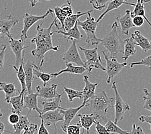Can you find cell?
<instances>
[{"label":"cell","instance_id":"obj_12","mask_svg":"<svg viewBox=\"0 0 151 134\" xmlns=\"http://www.w3.org/2000/svg\"><path fill=\"white\" fill-rule=\"evenodd\" d=\"M35 117L42 119L46 126H49L51 125H56L58 122L64 121V115L61 112L60 108L47 112L42 115H35Z\"/></svg>","mask_w":151,"mask_h":134},{"label":"cell","instance_id":"obj_23","mask_svg":"<svg viewBox=\"0 0 151 134\" xmlns=\"http://www.w3.org/2000/svg\"><path fill=\"white\" fill-rule=\"evenodd\" d=\"M124 44V51L122 59L126 61L130 56H132L136 53L135 46L136 45V41L131 36L129 38H127L123 41Z\"/></svg>","mask_w":151,"mask_h":134},{"label":"cell","instance_id":"obj_47","mask_svg":"<svg viewBox=\"0 0 151 134\" xmlns=\"http://www.w3.org/2000/svg\"><path fill=\"white\" fill-rule=\"evenodd\" d=\"M37 134H49L47 129L46 128V126L45 125L44 122L42 119V123H41L40 127L39 128L38 133H37Z\"/></svg>","mask_w":151,"mask_h":134},{"label":"cell","instance_id":"obj_40","mask_svg":"<svg viewBox=\"0 0 151 134\" xmlns=\"http://www.w3.org/2000/svg\"><path fill=\"white\" fill-rule=\"evenodd\" d=\"M96 132L97 134H111L106 128L105 125H103L99 121H96Z\"/></svg>","mask_w":151,"mask_h":134},{"label":"cell","instance_id":"obj_56","mask_svg":"<svg viewBox=\"0 0 151 134\" xmlns=\"http://www.w3.org/2000/svg\"><path fill=\"white\" fill-rule=\"evenodd\" d=\"M1 34H2V30H1V27H0V37L1 36Z\"/></svg>","mask_w":151,"mask_h":134},{"label":"cell","instance_id":"obj_33","mask_svg":"<svg viewBox=\"0 0 151 134\" xmlns=\"http://www.w3.org/2000/svg\"><path fill=\"white\" fill-rule=\"evenodd\" d=\"M105 126L108 132L111 134H130V132L123 130L117 125V124L113 122L109 118L107 119Z\"/></svg>","mask_w":151,"mask_h":134},{"label":"cell","instance_id":"obj_39","mask_svg":"<svg viewBox=\"0 0 151 134\" xmlns=\"http://www.w3.org/2000/svg\"><path fill=\"white\" fill-rule=\"evenodd\" d=\"M81 126L79 124H74V125H70L67 128V134H83L85 130H83L82 133H81Z\"/></svg>","mask_w":151,"mask_h":134},{"label":"cell","instance_id":"obj_6","mask_svg":"<svg viewBox=\"0 0 151 134\" xmlns=\"http://www.w3.org/2000/svg\"><path fill=\"white\" fill-rule=\"evenodd\" d=\"M102 54L104 56L106 60V64H107V66H106V72H107L106 81H107V83L109 84L111 82L112 79L118 75L123 68L127 65V63L125 61L122 63H120L115 57L109 58L105 53V51H102Z\"/></svg>","mask_w":151,"mask_h":134},{"label":"cell","instance_id":"obj_26","mask_svg":"<svg viewBox=\"0 0 151 134\" xmlns=\"http://www.w3.org/2000/svg\"><path fill=\"white\" fill-rule=\"evenodd\" d=\"M92 12V10H87V11L85 12H78L77 13L73 14H72L71 16L67 17L66 19L65 20V23H64L65 30L64 31H68V30L73 28L74 25H76V23L78 21L80 18L85 15H88L89 13H91Z\"/></svg>","mask_w":151,"mask_h":134},{"label":"cell","instance_id":"obj_22","mask_svg":"<svg viewBox=\"0 0 151 134\" xmlns=\"http://www.w3.org/2000/svg\"><path fill=\"white\" fill-rule=\"evenodd\" d=\"M66 68L65 69L61 70L58 72H54L52 73V75L54 78H56L59 76L60 75L63 73H69L72 74H83L85 71H87L86 68L83 67L78 66V65H74L73 63H66Z\"/></svg>","mask_w":151,"mask_h":134},{"label":"cell","instance_id":"obj_34","mask_svg":"<svg viewBox=\"0 0 151 134\" xmlns=\"http://www.w3.org/2000/svg\"><path fill=\"white\" fill-rule=\"evenodd\" d=\"M64 91L67 95V97L68 99V101L70 102H73L74 99H83V92L79 91L74 90V89H72L70 88H68L64 86Z\"/></svg>","mask_w":151,"mask_h":134},{"label":"cell","instance_id":"obj_11","mask_svg":"<svg viewBox=\"0 0 151 134\" xmlns=\"http://www.w3.org/2000/svg\"><path fill=\"white\" fill-rule=\"evenodd\" d=\"M78 116L80 118V121H79L78 124L81 126V128L87 130V134H89V131H90L91 126L95 124L96 121H98V119H101L103 121L105 122L106 123L108 119L106 116L98 115L95 113H89V114L81 113V114H78Z\"/></svg>","mask_w":151,"mask_h":134},{"label":"cell","instance_id":"obj_46","mask_svg":"<svg viewBox=\"0 0 151 134\" xmlns=\"http://www.w3.org/2000/svg\"><path fill=\"white\" fill-rule=\"evenodd\" d=\"M130 134H145L144 133L142 128L139 126H136V124H133L132 128Z\"/></svg>","mask_w":151,"mask_h":134},{"label":"cell","instance_id":"obj_32","mask_svg":"<svg viewBox=\"0 0 151 134\" xmlns=\"http://www.w3.org/2000/svg\"><path fill=\"white\" fill-rule=\"evenodd\" d=\"M136 16H140L143 17L144 19L146 20L147 23L151 27V23L145 16V6L143 5V0H137L136 5L134 6V9L133 11L131 12L132 18H134V17Z\"/></svg>","mask_w":151,"mask_h":134},{"label":"cell","instance_id":"obj_15","mask_svg":"<svg viewBox=\"0 0 151 134\" xmlns=\"http://www.w3.org/2000/svg\"><path fill=\"white\" fill-rule=\"evenodd\" d=\"M58 85L56 84L37 86L36 88L38 97L45 99H53L59 94L57 92Z\"/></svg>","mask_w":151,"mask_h":134},{"label":"cell","instance_id":"obj_14","mask_svg":"<svg viewBox=\"0 0 151 134\" xmlns=\"http://www.w3.org/2000/svg\"><path fill=\"white\" fill-rule=\"evenodd\" d=\"M83 108H85V105L83 104H82L77 108H60L61 112H62L64 115V121H63L62 125H61V128L63 130V132H67V127L70 125L72 121H73L75 117L76 116L78 112L80 111L81 109Z\"/></svg>","mask_w":151,"mask_h":134},{"label":"cell","instance_id":"obj_21","mask_svg":"<svg viewBox=\"0 0 151 134\" xmlns=\"http://www.w3.org/2000/svg\"><path fill=\"white\" fill-rule=\"evenodd\" d=\"M131 36L136 41V46L139 47L142 50L147 52L151 50V43L149 39L142 35L139 30H135L134 32L131 34Z\"/></svg>","mask_w":151,"mask_h":134},{"label":"cell","instance_id":"obj_43","mask_svg":"<svg viewBox=\"0 0 151 134\" xmlns=\"http://www.w3.org/2000/svg\"><path fill=\"white\" fill-rule=\"evenodd\" d=\"M6 49V45H3L2 49L0 51V71L3 70V67H4V63H5V50Z\"/></svg>","mask_w":151,"mask_h":134},{"label":"cell","instance_id":"obj_20","mask_svg":"<svg viewBox=\"0 0 151 134\" xmlns=\"http://www.w3.org/2000/svg\"><path fill=\"white\" fill-rule=\"evenodd\" d=\"M34 63L33 61L28 60L25 63H24L23 67L25 72L26 77V84H27V91L28 94H32L33 93L32 90V82L35 77L34 75Z\"/></svg>","mask_w":151,"mask_h":134},{"label":"cell","instance_id":"obj_19","mask_svg":"<svg viewBox=\"0 0 151 134\" xmlns=\"http://www.w3.org/2000/svg\"><path fill=\"white\" fill-rule=\"evenodd\" d=\"M62 34L63 37L67 39V41L69 40H76L80 42L81 39L83 37V35L80 32V30L78 29V22L76 23V25L73 28L68 30V31H64L62 30H58L56 31H53L52 32V34Z\"/></svg>","mask_w":151,"mask_h":134},{"label":"cell","instance_id":"obj_5","mask_svg":"<svg viewBox=\"0 0 151 134\" xmlns=\"http://www.w3.org/2000/svg\"><path fill=\"white\" fill-rule=\"evenodd\" d=\"M79 48L84 54L85 58V68L89 74L91 73L93 68H97V69L106 71V68L103 66L101 63V58L100 55L98 54V47H96L92 49H85L82 47H80Z\"/></svg>","mask_w":151,"mask_h":134},{"label":"cell","instance_id":"obj_30","mask_svg":"<svg viewBox=\"0 0 151 134\" xmlns=\"http://www.w3.org/2000/svg\"><path fill=\"white\" fill-rule=\"evenodd\" d=\"M29 112H28L27 115H23L20 114V119L19 122L16 124L15 125H13L14 132H12V134H22L23 130H25L29 128L30 125V123L29 120Z\"/></svg>","mask_w":151,"mask_h":134},{"label":"cell","instance_id":"obj_36","mask_svg":"<svg viewBox=\"0 0 151 134\" xmlns=\"http://www.w3.org/2000/svg\"><path fill=\"white\" fill-rule=\"evenodd\" d=\"M143 92L144 94L143 99L145 101L143 108L151 112V92H150L148 89L147 88H144Z\"/></svg>","mask_w":151,"mask_h":134},{"label":"cell","instance_id":"obj_58","mask_svg":"<svg viewBox=\"0 0 151 134\" xmlns=\"http://www.w3.org/2000/svg\"><path fill=\"white\" fill-rule=\"evenodd\" d=\"M0 134H1V133H0Z\"/></svg>","mask_w":151,"mask_h":134},{"label":"cell","instance_id":"obj_31","mask_svg":"<svg viewBox=\"0 0 151 134\" xmlns=\"http://www.w3.org/2000/svg\"><path fill=\"white\" fill-rule=\"evenodd\" d=\"M33 72L35 79H39L43 82L44 85H47V82L51 80V79L54 78L52 74L45 72L42 69V67L37 66L36 64H34Z\"/></svg>","mask_w":151,"mask_h":134},{"label":"cell","instance_id":"obj_45","mask_svg":"<svg viewBox=\"0 0 151 134\" xmlns=\"http://www.w3.org/2000/svg\"><path fill=\"white\" fill-rule=\"evenodd\" d=\"M61 9H62L67 14V16H70L72 14H73V6H71V4H68V3H67V4L63 5L62 6H61Z\"/></svg>","mask_w":151,"mask_h":134},{"label":"cell","instance_id":"obj_52","mask_svg":"<svg viewBox=\"0 0 151 134\" xmlns=\"http://www.w3.org/2000/svg\"><path fill=\"white\" fill-rule=\"evenodd\" d=\"M54 129H55V132H54V134H58V130H57V127L56 125H54Z\"/></svg>","mask_w":151,"mask_h":134},{"label":"cell","instance_id":"obj_38","mask_svg":"<svg viewBox=\"0 0 151 134\" xmlns=\"http://www.w3.org/2000/svg\"><path fill=\"white\" fill-rule=\"evenodd\" d=\"M138 65H143V66H146L149 68H151V54L140 61L132 62V63H130L129 67L130 68H133L135 66H138Z\"/></svg>","mask_w":151,"mask_h":134},{"label":"cell","instance_id":"obj_9","mask_svg":"<svg viewBox=\"0 0 151 134\" xmlns=\"http://www.w3.org/2000/svg\"><path fill=\"white\" fill-rule=\"evenodd\" d=\"M54 13V10L49 9L47 12L43 15L37 16L30 14L29 13H25L23 16V28L22 30V37L24 39L28 38V32L29 29L35 24L36 22L39 21L40 20H44L45 18Z\"/></svg>","mask_w":151,"mask_h":134},{"label":"cell","instance_id":"obj_3","mask_svg":"<svg viewBox=\"0 0 151 134\" xmlns=\"http://www.w3.org/2000/svg\"><path fill=\"white\" fill-rule=\"evenodd\" d=\"M115 97H109L105 91H102L96 94L88 103L87 107L98 115L105 116L108 110L113 106Z\"/></svg>","mask_w":151,"mask_h":134},{"label":"cell","instance_id":"obj_24","mask_svg":"<svg viewBox=\"0 0 151 134\" xmlns=\"http://www.w3.org/2000/svg\"><path fill=\"white\" fill-rule=\"evenodd\" d=\"M122 5H128L134 6L136 5V3L129 2L127 0H112V1H111L109 3V4L107 6V9H106V10H105V12L103 14H101L99 16V17L98 18V19L96 20L97 22L99 23L100 21L104 18L105 16L107 14V13H109L111 11H112V10H114L118 9Z\"/></svg>","mask_w":151,"mask_h":134},{"label":"cell","instance_id":"obj_25","mask_svg":"<svg viewBox=\"0 0 151 134\" xmlns=\"http://www.w3.org/2000/svg\"><path fill=\"white\" fill-rule=\"evenodd\" d=\"M63 94V93H62L61 94H59L56 97H55L53 99H51V101H42V104L43 105V109L42 110V114L47 112L55 110L56 109L60 108L61 107L60 106L61 102V97H62Z\"/></svg>","mask_w":151,"mask_h":134},{"label":"cell","instance_id":"obj_37","mask_svg":"<svg viewBox=\"0 0 151 134\" xmlns=\"http://www.w3.org/2000/svg\"><path fill=\"white\" fill-rule=\"evenodd\" d=\"M112 0H90V3L93 8L97 10H101L107 6V4Z\"/></svg>","mask_w":151,"mask_h":134},{"label":"cell","instance_id":"obj_50","mask_svg":"<svg viewBox=\"0 0 151 134\" xmlns=\"http://www.w3.org/2000/svg\"><path fill=\"white\" fill-rule=\"evenodd\" d=\"M27 2L29 3L30 6H31V7H34V6H35L34 5V0H27Z\"/></svg>","mask_w":151,"mask_h":134},{"label":"cell","instance_id":"obj_44","mask_svg":"<svg viewBox=\"0 0 151 134\" xmlns=\"http://www.w3.org/2000/svg\"><path fill=\"white\" fill-rule=\"evenodd\" d=\"M37 130V125L35 123H30L28 128L24 131L23 134H34Z\"/></svg>","mask_w":151,"mask_h":134},{"label":"cell","instance_id":"obj_2","mask_svg":"<svg viewBox=\"0 0 151 134\" xmlns=\"http://www.w3.org/2000/svg\"><path fill=\"white\" fill-rule=\"evenodd\" d=\"M118 23L117 21L112 23L110 32L101 39V44L104 46L110 55V57H118L123 52V43L118 32Z\"/></svg>","mask_w":151,"mask_h":134},{"label":"cell","instance_id":"obj_59","mask_svg":"<svg viewBox=\"0 0 151 134\" xmlns=\"http://www.w3.org/2000/svg\"><path fill=\"white\" fill-rule=\"evenodd\" d=\"M0 13H1V12H0Z\"/></svg>","mask_w":151,"mask_h":134},{"label":"cell","instance_id":"obj_42","mask_svg":"<svg viewBox=\"0 0 151 134\" xmlns=\"http://www.w3.org/2000/svg\"><path fill=\"white\" fill-rule=\"evenodd\" d=\"M144 19L143 17L140 16H136L132 18V21L134 25H135L136 27H142L144 24Z\"/></svg>","mask_w":151,"mask_h":134},{"label":"cell","instance_id":"obj_7","mask_svg":"<svg viewBox=\"0 0 151 134\" xmlns=\"http://www.w3.org/2000/svg\"><path fill=\"white\" fill-rule=\"evenodd\" d=\"M112 88L115 94V102H114V113L115 119L114 123L118 124L120 121L124 118V115L127 111L130 110V107L128 103L123 101L121 95H119L117 86H116V82L114 81L112 83Z\"/></svg>","mask_w":151,"mask_h":134},{"label":"cell","instance_id":"obj_48","mask_svg":"<svg viewBox=\"0 0 151 134\" xmlns=\"http://www.w3.org/2000/svg\"><path fill=\"white\" fill-rule=\"evenodd\" d=\"M139 120L142 123H147L150 125L151 130V115H142L139 118Z\"/></svg>","mask_w":151,"mask_h":134},{"label":"cell","instance_id":"obj_1","mask_svg":"<svg viewBox=\"0 0 151 134\" xmlns=\"http://www.w3.org/2000/svg\"><path fill=\"white\" fill-rule=\"evenodd\" d=\"M56 18H55L50 25L48 28H43L42 25L44 21L37 26L36 36L31 40V43L36 44V49L32 50L31 54L36 59L40 61V67H42L45 61V56L48 52L53 50L58 52L60 46L55 47L53 45L52 39V29L54 25Z\"/></svg>","mask_w":151,"mask_h":134},{"label":"cell","instance_id":"obj_16","mask_svg":"<svg viewBox=\"0 0 151 134\" xmlns=\"http://www.w3.org/2000/svg\"><path fill=\"white\" fill-rule=\"evenodd\" d=\"M116 20L119 22L120 28H121V32L123 35L128 36L130 30L134 27H136L132 21L131 12L129 10H127L123 16L116 17Z\"/></svg>","mask_w":151,"mask_h":134},{"label":"cell","instance_id":"obj_57","mask_svg":"<svg viewBox=\"0 0 151 134\" xmlns=\"http://www.w3.org/2000/svg\"><path fill=\"white\" fill-rule=\"evenodd\" d=\"M150 43H151V41H150Z\"/></svg>","mask_w":151,"mask_h":134},{"label":"cell","instance_id":"obj_27","mask_svg":"<svg viewBox=\"0 0 151 134\" xmlns=\"http://www.w3.org/2000/svg\"><path fill=\"white\" fill-rule=\"evenodd\" d=\"M0 91L5 92V98L4 101L9 103L10 99L16 96L17 94V89L13 83H7V82H0Z\"/></svg>","mask_w":151,"mask_h":134},{"label":"cell","instance_id":"obj_41","mask_svg":"<svg viewBox=\"0 0 151 134\" xmlns=\"http://www.w3.org/2000/svg\"><path fill=\"white\" fill-rule=\"evenodd\" d=\"M20 114L16 113H12V114L9 116V123L12 125H15L18 123L20 119Z\"/></svg>","mask_w":151,"mask_h":134},{"label":"cell","instance_id":"obj_28","mask_svg":"<svg viewBox=\"0 0 151 134\" xmlns=\"http://www.w3.org/2000/svg\"><path fill=\"white\" fill-rule=\"evenodd\" d=\"M23 64H24V58L23 59L22 63L20 64L19 68H17L15 65H13V66H11V67L16 70L17 77H18V80L19 81L20 84H21V86H22V90L19 93L25 95L27 91V84H26L25 72V70H24Z\"/></svg>","mask_w":151,"mask_h":134},{"label":"cell","instance_id":"obj_4","mask_svg":"<svg viewBox=\"0 0 151 134\" xmlns=\"http://www.w3.org/2000/svg\"><path fill=\"white\" fill-rule=\"evenodd\" d=\"M78 23L86 34L85 42L92 45H98L101 43V39L98 38L96 36V31L99 23L95 20L94 17L91 16V13H89L87 15V18L85 21H81L79 19Z\"/></svg>","mask_w":151,"mask_h":134},{"label":"cell","instance_id":"obj_8","mask_svg":"<svg viewBox=\"0 0 151 134\" xmlns=\"http://www.w3.org/2000/svg\"><path fill=\"white\" fill-rule=\"evenodd\" d=\"M9 40V44L10 47H11V50H12L13 53L14 54V56L16 57V61H15V66L17 68H19V67L21 64L22 60L25 57V52L23 51L27 48H29V46H25L24 45V38L21 36L19 39H15L13 38L12 34L7 36Z\"/></svg>","mask_w":151,"mask_h":134},{"label":"cell","instance_id":"obj_10","mask_svg":"<svg viewBox=\"0 0 151 134\" xmlns=\"http://www.w3.org/2000/svg\"><path fill=\"white\" fill-rule=\"evenodd\" d=\"M70 47L65 53H63L62 59L65 63H74L78 66L83 67L85 68V61L81 57L77 48V43L76 40L72 41Z\"/></svg>","mask_w":151,"mask_h":134},{"label":"cell","instance_id":"obj_55","mask_svg":"<svg viewBox=\"0 0 151 134\" xmlns=\"http://www.w3.org/2000/svg\"><path fill=\"white\" fill-rule=\"evenodd\" d=\"M2 116H3V113H2L1 110V108H0V118H1ZM0 121H1V120H0Z\"/></svg>","mask_w":151,"mask_h":134},{"label":"cell","instance_id":"obj_29","mask_svg":"<svg viewBox=\"0 0 151 134\" xmlns=\"http://www.w3.org/2000/svg\"><path fill=\"white\" fill-rule=\"evenodd\" d=\"M24 95L21 93H19L18 95H16L14 97H12L9 102V104H11L12 106L11 109L12 113H16L18 114H21L23 109L24 108L23 105V98Z\"/></svg>","mask_w":151,"mask_h":134},{"label":"cell","instance_id":"obj_51","mask_svg":"<svg viewBox=\"0 0 151 134\" xmlns=\"http://www.w3.org/2000/svg\"><path fill=\"white\" fill-rule=\"evenodd\" d=\"M41 0H34V5L36 6V5L37 4V3H38L39 1H40ZM46 1H50V0H46Z\"/></svg>","mask_w":151,"mask_h":134},{"label":"cell","instance_id":"obj_17","mask_svg":"<svg viewBox=\"0 0 151 134\" xmlns=\"http://www.w3.org/2000/svg\"><path fill=\"white\" fill-rule=\"evenodd\" d=\"M19 22V19L12 16L11 14L6 15L5 18L0 20V27L2 30L1 37L4 38L5 36L11 34V29Z\"/></svg>","mask_w":151,"mask_h":134},{"label":"cell","instance_id":"obj_35","mask_svg":"<svg viewBox=\"0 0 151 134\" xmlns=\"http://www.w3.org/2000/svg\"><path fill=\"white\" fill-rule=\"evenodd\" d=\"M54 12L55 14V15H56V18L58 19V21H60L61 25V30H65V20L66 19V18L68 17L67 14L65 12V11L62 9H61V6H56V7H54Z\"/></svg>","mask_w":151,"mask_h":134},{"label":"cell","instance_id":"obj_54","mask_svg":"<svg viewBox=\"0 0 151 134\" xmlns=\"http://www.w3.org/2000/svg\"><path fill=\"white\" fill-rule=\"evenodd\" d=\"M66 1H67V3H68V4H71L73 0H66Z\"/></svg>","mask_w":151,"mask_h":134},{"label":"cell","instance_id":"obj_49","mask_svg":"<svg viewBox=\"0 0 151 134\" xmlns=\"http://www.w3.org/2000/svg\"><path fill=\"white\" fill-rule=\"evenodd\" d=\"M4 132H9L11 133V134L12 133V132H8V131H6L5 130V124L2 123L1 121H0V133L3 134L4 133Z\"/></svg>","mask_w":151,"mask_h":134},{"label":"cell","instance_id":"obj_53","mask_svg":"<svg viewBox=\"0 0 151 134\" xmlns=\"http://www.w3.org/2000/svg\"><path fill=\"white\" fill-rule=\"evenodd\" d=\"M143 3H151V0H143Z\"/></svg>","mask_w":151,"mask_h":134},{"label":"cell","instance_id":"obj_18","mask_svg":"<svg viewBox=\"0 0 151 134\" xmlns=\"http://www.w3.org/2000/svg\"><path fill=\"white\" fill-rule=\"evenodd\" d=\"M37 97H38V95L37 93H32V94L25 93L23 98L24 108H28V112L29 113L31 110H36L39 113V115H41L42 110L38 106Z\"/></svg>","mask_w":151,"mask_h":134},{"label":"cell","instance_id":"obj_13","mask_svg":"<svg viewBox=\"0 0 151 134\" xmlns=\"http://www.w3.org/2000/svg\"><path fill=\"white\" fill-rule=\"evenodd\" d=\"M83 81L85 82V87L83 89V104L85 105V108L87 107L88 103L90 102L92 99L96 95V88L98 83H93L88 80V75H84Z\"/></svg>","mask_w":151,"mask_h":134}]
</instances>
